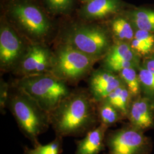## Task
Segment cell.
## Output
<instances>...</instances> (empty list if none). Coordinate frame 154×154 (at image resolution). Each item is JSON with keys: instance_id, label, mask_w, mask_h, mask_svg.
Wrapping results in <instances>:
<instances>
[{"instance_id": "d6986e66", "label": "cell", "mask_w": 154, "mask_h": 154, "mask_svg": "<svg viewBox=\"0 0 154 154\" xmlns=\"http://www.w3.org/2000/svg\"><path fill=\"white\" fill-rule=\"evenodd\" d=\"M119 76L132 95L133 99L142 95L140 79L135 68H127L119 72Z\"/></svg>"}, {"instance_id": "ffe728a7", "label": "cell", "mask_w": 154, "mask_h": 154, "mask_svg": "<svg viewBox=\"0 0 154 154\" xmlns=\"http://www.w3.org/2000/svg\"><path fill=\"white\" fill-rule=\"evenodd\" d=\"M63 138L56 136L55 139L49 143L42 145L41 143L30 149L23 147V154H61L63 151Z\"/></svg>"}, {"instance_id": "4316f807", "label": "cell", "mask_w": 154, "mask_h": 154, "mask_svg": "<svg viewBox=\"0 0 154 154\" xmlns=\"http://www.w3.org/2000/svg\"><path fill=\"white\" fill-rule=\"evenodd\" d=\"M143 66L154 75V57L146 60Z\"/></svg>"}, {"instance_id": "5bb4252c", "label": "cell", "mask_w": 154, "mask_h": 154, "mask_svg": "<svg viewBox=\"0 0 154 154\" xmlns=\"http://www.w3.org/2000/svg\"><path fill=\"white\" fill-rule=\"evenodd\" d=\"M132 99L131 94L124 84L115 89L104 100L116 107L127 119Z\"/></svg>"}, {"instance_id": "d4e9b609", "label": "cell", "mask_w": 154, "mask_h": 154, "mask_svg": "<svg viewBox=\"0 0 154 154\" xmlns=\"http://www.w3.org/2000/svg\"><path fill=\"white\" fill-rule=\"evenodd\" d=\"M134 38L148 45L151 48L154 46V33L149 31L137 29L135 32Z\"/></svg>"}, {"instance_id": "277c9868", "label": "cell", "mask_w": 154, "mask_h": 154, "mask_svg": "<svg viewBox=\"0 0 154 154\" xmlns=\"http://www.w3.org/2000/svg\"><path fill=\"white\" fill-rule=\"evenodd\" d=\"M95 60L69 45H65L53 55L50 74L66 82H76L87 74Z\"/></svg>"}, {"instance_id": "52a82bcc", "label": "cell", "mask_w": 154, "mask_h": 154, "mask_svg": "<svg viewBox=\"0 0 154 154\" xmlns=\"http://www.w3.org/2000/svg\"><path fill=\"white\" fill-rule=\"evenodd\" d=\"M11 15L18 27L29 36L41 38L49 33V20L37 7L28 3L18 4L12 8Z\"/></svg>"}, {"instance_id": "ba28073f", "label": "cell", "mask_w": 154, "mask_h": 154, "mask_svg": "<svg viewBox=\"0 0 154 154\" xmlns=\"http://www.w3.org/2000/svg\"><path fill=\"white\" fill-rule=\"evenodd\" d=\"M25 53L23 44L16 32L8 25L0 30V63L3 69H9L21 60Z\"/></svg>"}, {"instance_id": "7a4b0ae2", "label": "cell", "mask_w": 154, "mask_h": 154, "mask_svg": "<svg viewBox=\"0 0 154 154\" xmlns=\"http://www.w3.org/2000/svg\"><path fill=\"white\" fill-rule=\"evenodd\" d=\"M8 105L21 132L33 147L38 145L39 137L51 126L49 114L16 86L13 92H9Z\"/></svg>"}, {"instance_id": "30bf717a", "label": "cell", "mask_w": 154, "mask_h": 154, "mask_svg": "<svg viewBox=\"0 0 154 154\" xmlns=\"http://www.w3.org/2000/svg\"><path fill=\"white\" fill-rule=\"evenodd\" d=\"M127 119L142 132L154 129V100L143 95L132 99Z\"/></svg>"}, {"instance_id": "4fadbf2b", "label": "cell", "mask_w": 154, "mask_h": 154, "mask_svg": "<svg viewBox=\"0 0 154 154\" xmlns=\"http://www.w3.org/2000/svg\"><path fill=\"white\" fill-rule=\"evenodd\" d=\"M119 0H90L83 7L81 15L87 20L103 18L119 11Z\"/></svg>"}, {"instance_id": "e0dca14e", "label": "cell", "mask_w": 154, "mask_h": 154, "mask_svg": "<svg viewBox=\"0 0 154 154\" xmlns=\"http://www.w3.org/2000/svg\"><path fill=\"white\" fill-rule=\"evenodd\" d=\"M130 20L136 29L143 30L154 33V11L138 9L130 13Z\"/></svg>"}, {"instance_id": "6da1fadb", "label": "cell", "mask_w": 154, "mask_h": 154, "mask_svg": "<svg viewBox=\"0 0 154 154\" xmlns=\"http://www.w3.org/2000/svg\"><path fill=\"white\" fill-rule=\"evenodd\" d=\"M96 103L85 91L71 92L50 114V125L56 136L82 137L98 126Z\"/></svg>"}, {"instance_id": "603a6c76", "label": "cell", "mask_w": 154, "mask_h": 154, "mask_svg": "<svg viewBox=\"0 0 154 154\" xmlns=\"http://www.w3.org/2000/svg\"><path fill=\"white\" fill-rule=\"evenodd\" d=\"M50 9L56 13L67 11L72 5V0H46Z\"/></svg>"}, {"instance_id": "7c38bea8", "label": "cell", "mask_w": 154, "mask_h": 154, "mask_svg": "<svg viewBox=\"0 0 154 154\" xmlns=\"http://www.w3.org/2000/svg\"><path fill=\"white\" fill-rule=\"evenodd\" d=\"M108 128L104 125L99 124L88 132L84 138L76 142L75 154H99L105 150Z\"/></svg>"}, {"instance_id": "ac0fdd59", "label": "cell", "mask_w": 154, "mask_h": 154, "mask_svg": "<svg viewBox=\"0 0 154 154\" xmlns=\"http://www.w3.org/2000/svg\"><path fill=\"white\" fill-rule=\"evenodd\" d=\"M112 32L120 42H131L134 38L135 32L131 21L123 17H117L111 24Z\"/></svg>"}, {"instance_id": "8fae6325", "label": "cell", "mask_w": 154, "mask_h": 154, "mask_svg": "<svg viewBox=\"0 0 154 154\" xmlns=\"http://www.w3.org/2000/svg\"><path fill=\"white\" fill-rule=\"evenodd\" d=\"M124 85L121 78L108 70L93 72L88 82L89 93L94 100L98 103L106 99L115 89Z\"/></svg>"}, {"instance_id": "5b68a950", "label": "cell", "mask_w": 154, "mask_h": 154, "mask_svg": "<svg viewBox=\"0 0 154 154\" xmlns=\"http://www.w3.org/2000/svg\"><path fill=\"white\" fill-rule=\"evenodd\" d=\"M105 143L107 154H151L153 149L151 139L128 122L107 133Z\"/></svg>"}, {"instance_id": "9c48e42d", "label": "cell", "mask_w": 154, "mask_h": 154, "mask_svg": "<svg viewBox=\"0 0 154 154\" xmlns=\"http://www.w3.org/2000/svg\"><path fill=\"white\" fill-rule=\"evenodd\" d=\"M53 55L43 46H29L20 61V71L23 77L45 74L50 71Z\"/></svg>"}, {"instance_id": "3957f363", "label": "cell", "mask_w": 154, "mask_h": 154, "mask_svg": "<svg viewBox=\"0 0 154 154\" xmlns=\"http://www.w3.org/2000/svg\"><path fill=\"white\" fill-rule=\"evenodd\" d=\"M16 86L49 114L71 93L66 82L46 73L23 77Z\"/></svg>"}, {"instance_id": "484cf974", "label": "cell", "mask_w": 154, "mask_h": 154, "mask_svg": "<svg viewBox=\"0 0 154 154\" xmlns=\"http://www.w3.org/2000/svg\"><path fill=\"white\" fill-rule=\"evenodd\" d=\"M9 97L8 86L6 84L3 83L1 85V112L3 114H5V109L8 105Z\"/></svg>"}, {"instance_id": "83f0119b", "label": "cell", "mask_w": 154, "mask_h": 154, "mask_svg": "<svg viewBox=\"0 0 154 154\" xmlns=\"http://www.w3.org/2000/svg\"><path fill=\"white\" fill-rule=\"evenodd\" d=\"M83 1H86V2H88V1H90V0H83Z\"/></svg>"}, {"instance_id": "cb8c5ba5", "label": "cell", "mask_w": 154, "mask_h": 154, "mask_svg": "<svg viewBox=\"0 0 154 154\" xmlns=\"http://www.w3.org/2000/svg\"><path fill=\"white\" fill-rule=\"evenodd\" d=\"M130 45L134 51L138 55H146L149 54L152 50V48L144 42L134 38L130 42Z\"/></svg>"}, {"instance_id": "2e32d148", "label": "cell", "mask_w": 154, "mask_h": 154, "mask_svg": "<svg viewBox=\"0 0 154 154\" xmlns=\"http://www.w3.org/2000/svg\"><path fill=\"white\" fill-rule=\"evenodd\" d=\"M97 103L99 124H103L109 128L119 122L125 120L121 113L106 100H103Z\"/></svg>"}, {"instance_id": "f1b7e54d", "label": "cell", "mask_w": 154, "mask_h": 154, "mask_svg": "<svg viewBox=\"0 0 154 154\" xmlns=\"http://www.w3.org/2000/svg\"></svg>"}, {"instance_id": "7402d4cb", "label": "cell", "mask_w": 154, "mask_h": 154, "mask_svg": "<svg viewBox=\"0 0 154 154\" xmlns=\"http://www.w3.org/2000/svg\"><path fill=\"white\" fill-rule=\"evenodd\" d=\"M106 70L111 72H119L127 68H137L139 65L131 61H115L105 62Z\"/></svg>"}, {"instance_id": "8992f818", "label": "cell", "mask_w": 154, "mask_h": 154, "mask_svg": "<svg viewBox=\"0 0 154 154\" xmlns=\"http://www.w3.org/2000/svg\"><path fill=\"white\" fill-rule=\"evenodd\" d=\"M65 39L66 44L95 59L103 55L110 46L107 32L98 26L82 25L74 26L67 33Z\"/></svg>"}, {"instance_id": "9a60e30c", "label": "cell", "mask_w": 154, "mask_h": 154, "mask_svg": "<svg viewBox=\"0 0 154 154\" xmlns=\"http://www.w3.org/2000/svg\"><path fill=\"white\" fill-rule=\"evenodd\" d=\"M139 55L132 49L130 44L120 42L114 45L110 49L105 58V62L115 61H128L139 65Z\"/></svg>"}, {"instance_id": "44dd1931", "label": "cell", "mask_w": 154, "mask_h": 154, "mask_svg": "<svg viewBox=\"0 0 154 154\" xmlns=\"http://www.w3.org/2000/svg\"><path fill=\"white\" fill-rule=\"evenodd\" d=\"M139 77L143 96L154 100V75L144 66L139 68Z\"/></svg>"}]
</instances>
